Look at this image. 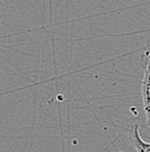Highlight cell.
I'll return each mask as SVG.
<instances>
[{"mask_svg": "<svg viewBox=\"0 0 150 152\" xmlns=\"http://www.w3.org/2000/svg\"><path fill=\"white\" fill-rule=\"evenodd\" d=\"M142 64L144 67V75L142 81V99L147 125L150 128V58L142 56Z\"/></svg>", "mask_w": 150, "mask_h": 152, "instance_id": "cell-1", "label": "cell"}, {"mask_svg": "<svg viewBox=\"0 0 150 152\" xmlns=\"http://www.w3.org/2000/svg\"><path fill=\"white\" fill-rule=\"evenodd\" d=\"M129 138L136 152H150V142H146L141 133H140V125L134 123L129 129Z\"/></svg>", "mask_w": 150, "mask_h": 152, "instance_id": "cell-2", "label": "cell"}, {"mask_svg": "<svg viewBox=\"0 0 150 152\" xmlns=\"http://www.w3.org/2000/svg\"><path fill=\"white\" fill-rule=\"evenodd\" d=\"M143 56H146V57H148V58H150V46H149V48H148V49L144 52Z\"/></svg>", "mask_w": 150, "mask_h": 152, "instance_id": "cell-3", "label": "cell"}]
</instances>
